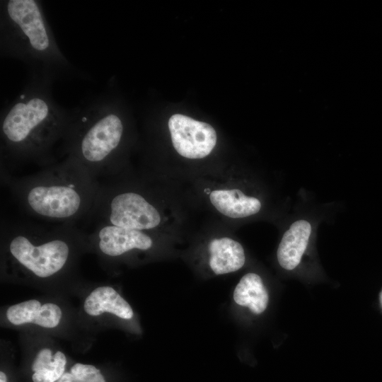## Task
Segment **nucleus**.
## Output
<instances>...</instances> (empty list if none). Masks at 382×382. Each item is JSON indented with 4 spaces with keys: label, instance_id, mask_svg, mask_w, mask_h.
Returning <instances> with one entry per match:
<instances>
[{
    "label": "nucleus",
    "instance_id": "3",
    "mask_svg": "<svg viewBox=\"0 0 382 382\" xmlns=\"http://www.w3.org/2000/svg\"><path fill=\"white\" fill-rule=\"evenodd\" d=\"M1 241L6 272L36 279L66 272L76 253L90 247L88 235L69 224L47 227L24 221H4Z\"/></svg>",
    "mask_w": 382,
    "mask_h": 382
},
{
    "label": "nucleus",
    "instance_id": "10",
    "mask_svg": "<svg viewBox=\"0 0 382 382\" xmlns=\"http://www.w3.org/2000/svg\"><path fill=\"white\" fill-rule=\"evenodd\" d=\"M311 233V224L303 219L294 222L284 233L277 256L280 266L294 270L301 262Z\"/></svg>",
    "mask_w": 382,
    "mask_h": 382
},
{
    "label": "nucleus",
    "instance_id": "9",
    "mask_svg": "<svg viewBox=\"0 0 382 382\" xmlns=\"http://www.w3.org/2000/svg\"><path fill=\"white\" fill-rule=\"evenodd\" d=\"M6 316L13 325L32 323L45 328H54L60 323L62 311L56 303H41L37 299H30L9 306Z\"/></svg>",
    "mask_w": 382,
    "mask_h": 382
},
{
    "label": "nucleus",
    "instance_id": "16",
    "mask_svg": "<svg viewBox=\"0 0 382 382\" xmlns=\"http://www.w3.org/2000/svg\"><path fill=\"white\" fill-rule=\"evenodd\" d=\"M57 382H106L100 371L93 365L74 364Z\"/></svg>",
    "mask_w": 382,
    "mask_h": 382
},
{
    "label": "nucleus",
    "instance_id": "17",
    "mask_svg": "<svg viewBox=\"0 0 382 382\" xmlns=\"http://www.w3.org/2000/svg\"><path fill=\"white\" fill-rule=\"evenodd\" d=\"M0 382H8L7 376L3 371L0 372Z\"/></svg>",
    "mask_w": 382,
    "mask_h": 382
},
{
    "label": "nucleus",
    "instance_id": "13",
    "mask_svg": "<svg viewBox=\"0 0 382 382\" xmlns=\"http://www.w3.org/2000/svg\"><path fill=\"white\" fill-rule=\"evenodd\" d=\"M209 199L220 213L234 219L251 216L261 208L258 199L246 196L237 189L212 191Z\"/></svg>",
    "mask_w": 382,
    "mask_h": 382
},
{
    "label": "nucleus",
    "instance_id": "5",
    "mask_svg": "<svg viewBox=\"0 0 382 382\" xmlns=\"http://www.w3.org/2000/svg\"><path fill=\"white\" fill-rule=\"evenodd\" d=\"M1 49L3 54L31 66L37 78L48 81L69 66L35 0L3 1Z\"/></svg>",
    "mask_w": 382,
    "mask_h": 382
},
{
    "label": "nucleus",
    "instance_id": "14",
    "mask_svg": "<svg viewBox=\"0 0 382 382\" xmlns=\"http://www.w3.org/2000/svg\"><path fill=\"white\" fill-rule=\"evenodd\" d=\"M236 303L248 307L256 315L263 313L267 307L269 294L261 277L255 273L245 274L236 286L233 294Z\"/></svg>",
    "mask_w": 382,
    "mask_h": 382
},
{
    "label": "nucleus",
    "instance_id": "2",
    "mask_svg": "<svg viewBox=\"0 0 382 382\" xmlns=\"http://www.w3.org/2000/svg\"><path fill=\"white\" fill-rule=\"evenodd\" d=\"M6 179L25 212L61 224L88 218L100 183L68 157L34 174Z\"/></svg>",
    "mask_w": 382,
    "mask_h": 382
},
{
    "label": "nucleus",
    "instance_id": "6",
    "mask_svg": "<svg viewBox=\"0 0 382 382\" xmlns=\"http://www.w3.org/2000/svg\"><path fill=\"white\" fill-rule=\"evenodd\" d=\"M88 219L141 231L154 229L161 221L158 210L144 195L124 189L112 180L100 183Z\"/></svg>",
    "mask_w": 382,
    "mask_h": 382
},
{
    "label": "nucleus",
    "instance_id": "4",
    "mask_svg": "<svg viewBox=\"0 0 382 382\" xmlns=\"http://www.w3.org/2000/svg\"><path fill=\"white\" fill-rule=\"evenodd\" d=\"M125 129L111 98L71 112L62 140L66 157L97 180L113 179L121 168Z\"/></svg>",
    "mask_w": 382,
    "mask_h": 382
},
{
    "label": "nucleus",
    "instance_id": "15",
    "mask_svg": "<svg viewBox=\"0 0 382 382\" xmlns=\"http://www.w3.org/2000/svg\"><path fill=\"white\" fill-rule=\"evenodd\" d=\"M66 357L61 351L54 354L50 348H42L35 355L31 369L33 382H57L64 374Z\"/></svg>",
    "mask_w": 382,
    "mask_h": 382
},
{
    "label": "nucleus",
    "instance_id": "12",
    "mask_svg": "<svg viewBox=\"0 0 382 382\" xmlns=\"http://www.w3.org/2000/svg\"><path fill=\"white\" fill-rule=\"evenodd\" d=\"M209 267L216 274H224L240 270L245 261L243 246L228 237L213 239L209 244Z\"/></svg>",
    "mask_w": 382,
    "mask_h": 382
},
{
    "label": "nucleus",
    "instance_id": "1",
    "mask_svg": "<svg viewBox=\"0 0 382 382\" xmlns=\"http://www.w3.org/2000/svg\"><path fill=\"white\" fill-rule=\"evenodd\" d=\"M50 81L37 78L3 111L1 161L48 165L50 153L63 140L71 117L49 91Z\"/></svg>",
    "mask_w": 382,
    "mask_h": 382
},
{
    "label": "nucleus",
    "instance_id": "7",
    "mask_svg": "<svg viewBox=\"0 0 382 382\" xmlns=\"http://www.w3.org/2000/svg\"><path fill=\"white\" fill-rule=\"evenodd\" d=\"M87 235L90 247L109 260L120 258L134 250L147 251L154 245L152 237L145 231L105 223H96L93 232Z\"/></svg>",
    "mask_w": 382,
    "mask_h": 382
},
{
    "label": "nucleus",
    "instance_id": "8",
    "mask_svg": "<svg viewBox=\"0 0 382 382\" xmlns=\"http://www.w3.org/2000/svg\"><path fill=\"white\" fill-rule=\"evenodd\" d=\"M168 129L174 148L188 158L208 156L216 143V133L209 124L180 114L172 115Z\"/></svg>",
    "mask_w": 382,
    "mask_h": 382
},
{
    "label": "nucleus",
    "instance_id": "11",
    "mask_svg": "<svg viewBox=\"0 0 382 382\" xmlns=\"http://www.w3.org/2000/svg\"><path fill=\"white\" fill-rule=\"evenodd\" d=\"M83 310L91 316L104 313L124 320H130L134 316L129 303L110 286H100L91 291L84 301Z\"/></svg>",
    "mask_w": 382,
    "mask_h": 382
}]
</instances>
